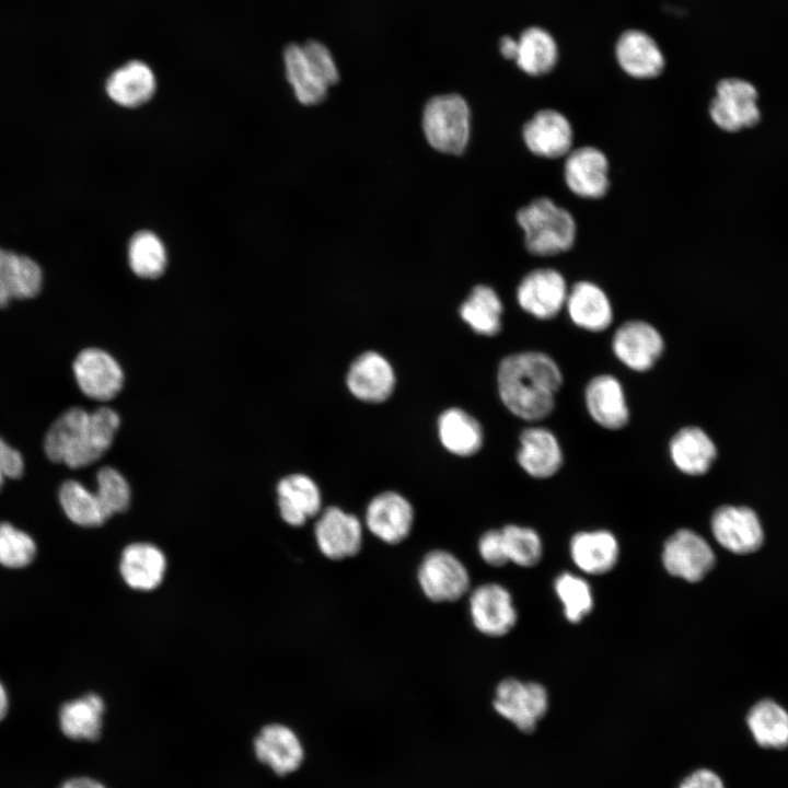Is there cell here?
I'll return each instance as SVG.
<instances>
[{
    "label": "cell",
    "mask_w": 788,
    "mask_h": 788,
    "mask_svg": "<svg viewBox=\"0 0 788 788\" xmlns=\"http://www.w3.org/2000/svg\"><path fill=\"white\" fill-rule=\"evenodd\" d=\"M5 476L3 475L2 471L0 470V490L3 487Z\"/></svg>",
    "instance_id": "49"
},
{
    "label": "cell",
    "mask_w": 788,
    "mask_h": 788,
    "mask_svg": "<svg viewBox=\"0 0 788 788\" xmlns=\"http://www.w3.org/2000/svg\"><path fill=\"white\" fill-rule=\"evenodd\" d=\"M499 49L506 59L514 61L518 51V39L511 36H503L500 39Z\"/></svg>",
    "instance_id": "46"
},
{
    "label": "cell",
    "mask_w": 788,
    "mask_h": 788,
    "mask_svg": "<svg viewBox=\"0 0 788 788\" xmlns=\"http://www.w3.org/2000/svg\"><path fill=\"white\" fill-rule=\"evenodd\" d=\"M9 708V698L4 685L0 682V721L5 717Z\"/></svg>",
    "instance_id": "48"
},
{
    "label": "cell",
    "mask_w": 788,
    "mask_h": 788,
    "mask_svg": "<svg viewBox=\"0 0 788 788\" xmlns=\"http://www.w3.org/2000/svg\"><path fill=\"white\" fill-rule=\"evenodd\" d=\"M105 705L96 694L65 703L59 711L62 733L72 740L95 741L101 735Z\"/></svg>",
    "instance_id": "31"
},
{
    "label": "cell",
    "mask_w": 788,
    "mask_h": 788,
    "mask_svg": "<svg viewBox=\"0 0 788 788\" xmlns=\"http://www.w3.org/2000/svg\"><path fill=\"white\" fill-rule=\"evenodd\" d=\"M569 291L565 276L552 267L530 270L519 282L515 299L520 309L538 321L555 318L564 309Z\"/></svg>",
    "instance_id": "6"
},
{
    "label": "cell",
    "mask_w": 788,
    "mask_h": 788,
    "mask_svg": "<svg viewBox=\"0 0 788 788\" xmlns=\"http://www.w3.org/2000/svg\"><path fill=\"white\" fill-rule=\"evenodd\" d=\"M58 499L67 518L77 525L94 528L107 520L95 491H91L78 480L69 479L62 483Z\"/></svg>",
    "instance_id": "36"
},
{
    "label": "cell",
    "mask_w": 788,
    "mask_h": 788,
    "mask_svg": "<svg viewBox=\"0 0 788 788\" xmlns=\"http://www.w3.org/2000/svg\"><path fill=\"white\" fill-rule=\"evenodd\" d=\"M301 46L308 61L321 80L327 86L335 84L339 80V74L329 49L315 39L308 40Z\"/></svg>",
    "instance_id": "42"
},
{
    "label": "cell",
    "mask_w": 788,
    "mask_h": 788,
    "mask_svg": "<svg viewBox=\"0 0 788 788\" xmlns=\"http://www.w3.org/2000/svg\"><path fill=\"white\" fill-rule=\"evenodd\" d=\"M661 561L671 576L698 582L714 568L716 556L702 535L690 529H680L664 542Z\"/></svg>",
    "instance_id": "10"
},
{
    "label": "cell",
    "mask_w": 788,
    "mask_h": 788,
    "mask_svg": "<svg viewBox=\"0 0 788 788\" xmlns=\"http://www.w3.org/2000/svg\"><path fill=\"white\" fill-rule=\"evenodd\" d=\"M758 92L748 80L725 78L715 89L709 117L721 130L737 132L752 128L761 120Z\"/></svg>",
    "instance_id": "5"
},
{
    "label": "cell",
    "mask_w": 788,
    "mask_h": 788,
    "mask_svg": "<svg viewBox=\"0 0 788 788\" xmlns=\"http://www.w3.org/2000/svg\"><path fill=\"white\" fill-rule=\"evenodd\" d=\"M0 470L8 478H20L24 473L22 454L0 437Z\"/></svg>",
    "instance_id": "44"
},
{
    "label": "cell",
    "mask_w": 788,
    "mask_h": 788,
    "mask_svg": "<svg viewBox=\"0 0 788 788\" xmlns=\"http://www.w3.org/2000/svg\"><path fill=\"white\" fill-rule=\"evenodd\" d=\"M346 385L358 399L381 403L390 397L395 386L391 363L376 351H366L350 364Z\"/></svg>",
    "instance_id": "21"
},
{
    "label": "cell",
    "mask_w": 788,
    "mask_h": 788,
    "mask_svg": "<svg viewBox=\"0 0 788 788\" xmlns=\"http://www.w3.org/2000/svg\"><path fill=\"white\" fill-rule=\"evenodd\" d=\"M254 748L256 757L279 776L297 770L304 758L298 735L279 723L265 726L257 734Z\"/></svg>",
    "instance_id": "24"
},
{
    "label": "cell",
    "mask_w": 788,
    "mask_h": 788,
    "mask_svg": "<svg viewBox=\"0 0 788 788\" xmlns=\"http://www.w3.org/2000/svg\"><path fill=\"white\" fill-rule=\"evenodd\" d=\"M563 178L568 190L581 199L603 198L611 186L610 161L595 146H580L564 158Z\"/></svg>",
    "instance_id": "11"
},
{
    "label": "cell",
    "mask_w": 788,
    "mask_h": 788,
    "mask_svg": "<svg viewBox=\"0 0 788 788\" xmlns=\"http://www.w3.org/2000/svg\"><path fill=\"white\" fill-rule=\"evenodd\" d=\"M583 403L590 418L603 429L621 430L629 422L624 386L613 374L592 376L584 386Z\"/></svg>",
    "instance_id": "16"
},
{
    "label": "cell",
    "mask_w": 788,
    "mask_h": 788,
    "mask_svg": "<svg viewBox=\"0 0 788 788\" xmlns=\"http://www.w3.org/2000/svg\"><path fill=\"white\" fill-rule=\"evenodd\" d=\"M482 559L493 567H501L508 561L503 536L500 530H488L483 533L477 543Z\"/></svg>",
    "instance_id": "43"
},
{
    "label": "cell",
    "mask_w": 788,
    "mask_h": 788,
    "mask_svg": "<svg viewBox=\"0 0 788 788\" xmlns=\"http://www.w3.org/2000/svg\"><path fill=\"white\" fill-rule=\"evenodd\" d=\"M669 457L682 474L699 476L707 473L717 457V448L709 434L697 426L680 428L668 444Z\"/></svg>",
    "instance_id": "23"
},
{
    "label": "cell",
    "mask_w": 788,
    "mask_h": 788,
    "mask_svg": "<svg viewBox=\"0 0 788 788\" xmlns=\"http://www.w3.org/2000/svg\"><path fill=\"white\" fill-rule=\"evenodd\" d=\"M73 375L81 392L96 401H109L123 389L124 372L107 351L85 348L72 364Z\"/></svg>",
    "instance_id": "14"
},
{
    "label": "cell",
    "mask_w": 788,
    "mask_h": 788,
    "mask_svg": "<svg viewBox=\"0 0 788 788\" xmlns=\"http://www.w3.org/2000/svg\"><path fill=\"white\" fill-rule=\"evenodd\" d=\"M475 628L490 637L508 634L517 624L518 613L510 592L499 583H484L475 588L468 599Z\"/></svg>",
    "instance_id": "15"
},
{
    "label": "cell",
    "mask_w": 788,
    "mask_h": 788,
    "mask_svg": "<svg viewBox=\"0 0 788 788\" xmlns=\"http://www.w3.org/2000/svg\"><path fill=\"white\" fill-rule=\"evenodd\" d=\"M438 434L442 445L460 456L475 454L484 441L483 428L477 419L457 407L449 408L439 416Z\"/></svg>",
    "instance_id": "30"
},
{
    "label": "cell",
    "mask_w": 788,
    "mask_h": 788,
    "mask_svg": "<svg viewBox=\"0 0 788 788\" xmlns=\"http://www.w3.org/2000/svg\"><path fill=\"white\" fill-rule=\"evenodd\" d=\"M715 540L734 554L757 551L764 541V532L757 514L749 507L725 505L715 510L710 519Z\"/></svg>",
    "instance_id": "13"
},
{
    "label": "cell",
    "mask_w": 788,
    "mask_h": 788,
    "mask_svg": "<svg viewBox=\"0 0 788 788\" xmlns=\"http://www.w3.org/2000/svg\"><path fill=\"white\" fill-rule=\"evenodd\" d=\"M564 374L546 352L528 350L508 355L497 370V387L503 406L515 417L537 422L548 417Z\"/></svg>",
    "instance_id": "1"
},
{
    "label": "cell",
    "mask_w": 788,
    "mask_h": 788,
    "mask_svg": "<svg viewBox=\"0 0 788 788\" xmlns=\"http://www.w3.org/2000/svg\"><path fill=\"white\" fill-rule=\"evenodd\" d=\"M564 310L576 327L589 333L609 329L614 320L609 294L591 280H579L569 287Z\"/></svg>",
    "instance_id": "20"
},
{
    "label": "cell",
    "mask_w": 788,
    "mask_h": 788,
    "mask_svg": "<svg viewBox=\"0 0 788 788\" xmlns=\"http://www.w3.org/2000/svg\"><path fill=\"white\" fill-rule=\"evenodd\" d=\"M96 496L107 519L128 509L131 493L125 477L115 468L102 467L96 475Z\"/></svg>",
    "instance_id": "41"
},
{
    "label": "cell",
    "mask_w": 788,
    "mask_h": 788,
    "mask_svg": "<svg viewBox=\"0 0 788 788\" xmlns=\"http://www.w3.org/2000/svg\"><path fill=\"white\" fill-rule=\"evenodd\" d=\"M43 274L36 262L0 248V308L14 299L34 298L42 288Z\"/></svg>",
    "instance_id": "28"
},
{
    "label": "cell",
    "mask_w": 788,
    "mask_h": 788,
    "mask_svg": "<svg viewBox=\"0 0 788 788\" xmlns=\"http://www.w3.org/2000/svg\"><path fill=\"white\" fill-rule=\"evenodd\" d=\"M314 535L320 552L332 560L357 555L362 545V524L338 507H327L318 517Z\"/></svg>",
    "instance_id": "17"
},
{
    "label": "cell",
    "mask_w": 788,
    "mask_h": 788,
    "mask_svg": "<svg viewBox=\"0 0 788 788\" xmlns=\"http://www.w3.org/2000/svg\"><path fill=\"white\" fill-rule=\"evenodd\" d=\"M364 522L372 535L386 544H398L410 533L414 509L401 494L392 490L374 496L367 506Z\"/></svg>",
    "instance_id": "18"
},
{
    "label": "cell",
    "mask_w": 788,
    "mask_h": 788,
    "mask_svg": "<svg viewBox=\"0 0 788 788\" xmlns=\"http://www.w3.org/2000/svg\"><path fill=\"white\" fill-rule=\"evenodd\" d=\"M615 58L627 76L639 80L654 79L665 67V58L658 43L640 30H628L621 34L615 45Z\"/></svg>",
    "instance_id": "22"
},
{
    "label": "cell",
    "mask_w": 788,
    "mask_h": 788,
    "mask_svg": "<svg viewBox=\"0 0 788 788\" xmlns=\"http://www.w3.org/2000/svg\"><path fill=\"white\" fill-rule=\"evenodd\" d=\"M165 569V556L155 545L134 543L121 553L119 571L131 589L139 591L155 589L162 582Z\"/></svg>",
    "instance_id": "29"
},
{
    "label": "cell",
    "mask_w": 788,
    "mask_h": 788,
    "mask_svg": "<svg viewBox=\"0 0 788 788\" xmlns=\"http://www.w3.org/2000/svg\"><path fill=\"white\" fill-rule=\"evenodd\" d=\"M508 561L520 567H533L543 555V543L538 533L528 526L508 524L501 529Z\"/></svg>",
    "instance_id": "39"
},
{
    "label": "cell",
    "mask_w": 788,
    "mask_h": 788,
    "mask_svg": "<svg viewBox=\"0 0 788 788\" xmlns=\"http://www.w3.org/2000/svg\"><path fill=\"white\" fill-rule=\"evenodd\" d=\"M521 136L525 148L537 158L564 159L573 149L572 124L564 113L555 108L535 112L523 124Z\"/></svg>",
    "instance_id": "12"
},
{
    "label": "cell",
    "mask_w": 788,
    "mask_h": 788,
    "mask_svg": "<svg viewBox=\"0 0 788 788\" xmlns=\"http://www.w3.org/2000/svg\"><path fill=\"white\" fill-rule=\"evenodd\" d=\"M128 263L135 275L144 279L160 277L167 265V252L162 240L151 231H139L128 244Z\"/></svg>",
    "instance_id": "37"
},
{
    "label": "cell",
    "mask_w": 788,
    "mask_h": 788,
    "mask_svg": "<svg viewBox=\"0 0 788 788\" xmlns=\"http://www.w3.org/2000/svg\"><path fill=\"white\" fill-rule=\"evenodd\" d=\"M679 788H725V786L714 772L698 769L686 777Z\"/></svg>",
    "instance_id": "45"
},
{
    "label": "cell",
    "mask_w": 788,
    "mask_h": 788,
    "mask_svg": "<svg viewBox=\"0 0 788 788\" xmlns=\"http://www.w3.org/2000/svg\"><path fill=\"white\" fill-rule=\"evenodd\" d=\"M422 129L429 144L436 150L460 154L470 139V108L457 94L434 96L426 104Z\"/></svg>",
    "instance_id": "4"
},
{
    "label": "cell",
    "mask_w": 788,
    "mask_h": 788,
    "mask_svg": "<svg viewBox=\"0 0 788 788\" xmlns=\"http://www.w3.org/2000/svg\"><path fill=\"white\" fill-rule=\"evenodd\" d=\"M278 508L282 520L291 526L303 525L317 515L322 496L316 483L304 474H290L277 484Z\"/></svg>",
    "instance_id": "25"
},
{
    "label": "cell",
    "mask_w": 788,
    "mask_h": 788,
    "mask_svg": "<svg viewBox=\"0 0 788 788\" xmlns=\"http://www.w3.org/2000/svg\"><path fill=\"white\" fill-rule=\"evenodd\" d=\"M119 425V415L106 406L91 413L80 407L69 408L46 432L45 454L51 462L70 468L91 465L111 448Z\"/></svg>",
    "instance_id": "2"
},
{
    "label": "cell",
    "mask_w": 788,
    "mask_h": 788,
    "mask_svg": "<svg viewBox=\"0 0 788 788\" xmlns=\"http://www.w3.org/2000/svg\"><path fill=\"white\" fill-rule=\"evenodd\" d=\"M155 90L154 72L141 60H130L116 68L105 83L108 97L117 105L128 108L149 102Z\"/></svg>",
    "instance_id": "27"
},
{
    "label": "cell",
    "mask_w": 788,
    "mask_h": 788,
    "mask_svg": "<svg viewBox=\"0 0 788 788\" xmlns=\"http://www.w3.org/2000/svg\"><path fill=\"white\" fill-rule=\"evenodd\" d=\"M515 219L525 248L534 256H556L576 243L578 225L573 215L549 197L534 198L517 211Z\"/></svg>",
    "instance_id": "3"
},
{
    "label": "cell",
    "mask_w": 788,
    "mask_h": 788,
    "mask_svg": "<svg viewBox=\"0 0 788 788\" xmlns=\"http://www.w3.org/2000/svg\"><path fill=\"white\" fill-rule=\"evenodd\" d=\"M570 557L582 572L592 576L611 571L619 557V544L606 530L576 533L569 543Z\"/></svg>",
    "instance_id": "26"
},
{
    "label": "cell",
    "mask_w": 788,
    "mask_h": 788,
    "mask_svg": "<svg viewBox=\"0 0 788 788\" xmlns=\"http://www.w3.org/2000/svg\"><path fill=\"white\" fill-rule=\"evenodd\" d=\"M517 462L533 478L553 477L564 464V452L557 436L540 425L523 428L519 434Z\"/></svg>",
    "instance_id": "19"
},
{
    "label": "cell",
    "mask_w": 788,
    "mask_h": 788,
    "mask_svg": "<svg viewBox=\"0 0 788 788\" xmlns=\"http://www.w3.org/2000/svg\"><path fill=\"white\" fill-rule=\"evenodd\" d=\"M558 61V46L549 32L531 26L518 38L517 66L531 77L549 73Z\"/></svg>",
    "instance_id": "32"
},
{
    "label": "cell",
    "mask_w": 788,
    "mask_h": 788,
    "mask_svg": "<svg viewBox=\"0 0 788 788\" xmlns=\"http://www.w3.org/2000/svg\"><path fill=\"white\" fill-rule=\"evenodd\" d=\"M37 546L25 531L9 522H0V565L10 569L28 566L35 558Z\"/></svg>",
    "instance_id": "40"
},
{
    "label": "cell",
    "mask_w": 788,
    "mask_h": 788,
    "mask_svg": "<svg viewBox=\"0 0 788 788\" xmlns=\"http://www.w3.org/2000/svg\"><path fill=\"white\" fill-rule=\"evenodd\" d=\"M493 706L519 730L529 733L547 711L548 694L540 683L509 677L497 685Z\"/></svg>",
    "instance_id": "9"
},
{
    "label": "cell",
    "mask_w": 788,
    "mask_h": 788,
    "mask_svg": "<svg viewBox=\"0 0 788 788\" xmlns=\"http://www.w3.org/2000/svg\"><path fill=\"white\" fill-rule=\"evenodd\" d=\"M503 304L489 286L473 288L460 308L462 320L477 334L495 336L501 331Z\"/></svg>",
    "instance_id": "33"
},
{
    "label": "cell",
    "mask_w": 788,
    "mask_h": 788,
    "mask_svg": "<svg viewBox=\"0 0 788 788\" xmlns=\"http://www.w3.org/2000/svg\"><path fill=\"white\" fill-rule=\"evenodd\" d=\"M611 349L627 369L642 373L651 370L665 350L661 332L644 320H628L614 332Z\"/></svg>",
    "instance_id": "7"
},
{
    "label": "cell",
    "mask_w": 788,
    "mask_h": 788,
    "mask_svg": "<svg viewBox=\"0 0 788 788\" xmlns=\"http://www.w3.org/2000/svg\"><path fill=\"white\" fill-rule=\"evenodd\" d=\"M554 590L570 623H580L593 609L594 599L589 582L572 572H561L554 581Z\"/></svg>",
    "instance_id": "38"
},
{
    "label": "cell",
    "mask_w": 788,
    "mask_h": 788,
    "mask_svg": "<svg viewBox=\"0 0 788 788\" xmlns=\"http://www.w3.org/2000/svg\"><path fill=\"white\" fill-rule=\"evenodd\" d=\"M419 587L432 602H454L467 593L471 581L466 567L452 553L428 552L417 570Z\"/></svg>",
    "instance_id": "8"
},
{
    "label": "cell",
    "mask_w": 788,
    "mask_h": 788,
    "mask_svg": "<svg viewBox=\"0 0 788 788\" xmlns=\"http://www.w3.org/2000/svg\"><path fill=\"white\" fill-rule=\"evenodd\" d=\"M749 728L756 742L766 748L788 745V712L776 702L763 699L748 715Z\"/></svg>",
    "instance_id": "35"
},
{
    "label": "cell",
    "mask_w": 788,
    "mask_h": 788,
    "mask_svg": "<svg viewBox=\"0 0 788 788\" xmlns=\"http://www.w3.org/2000/svg\"><path fill=\"white\" fill-rule=\"evenodd\" d=\"M283 65L287 80L300 103L314 105L325 99L328 86L308 61L301 45L289 44L285 48Z\"/></svg>",
    "instance_id": "34"
},
{
    "label": "cell",
    "mask_w": 788,
    "mask_h": 788,
    "mask_svg": "<svg viewBox=\"0 0 788 788\" xmlns=\"http://www.w3.org/2000/svg\"><path fill=\"white\" fill-rule=\"evenodd\" d=\"M61 788H105V786L88 777H78L67 780Z\"/></svg>",
    "instance_id": "47"
}]
</instances>
